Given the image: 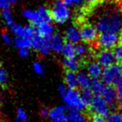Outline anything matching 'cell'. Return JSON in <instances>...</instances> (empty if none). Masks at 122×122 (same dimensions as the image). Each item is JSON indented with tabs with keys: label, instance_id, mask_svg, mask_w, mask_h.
<instances>
[{
	"label": "cell",
	"instance_id": "obj_1",
	"mask_svg": "<svg viewBox=\"0 0 122 122\" xmlns=\"http://www.w3.org/2000/svg\"><path fill=\"white\" fill-rule=\"evenodd\" d=\"M102 2L91 9L95 10V13H88L92 17V24L100 32H122V5L116 1H108L101 5Z\"/></svg>",
	"mask_w": 122,
	"mask_h": 122
},
{
	"label": "cell",
	"instance_id": "obj_2",
	"mask_svg": "<svg viewBox=\"0 0 122 122\" xmlns=\"http://www.w3.org/2000/svg\"><path fill=\"white\" fill-rule=\"evenodd\" d=\"M62 101L68 109H75L83 111L84 110H88V106L83 101L81 95V92L76 88H69L66 90L64 93L61 95Z\"/></svg>",
	"mask_w": 122,
	"mask_h": 122
},
{
	"label": "cell",
	"instance_id": "obj_3",
	"mask_svg": "<svg viewBox=\"0 0 122 122\" xmlns=\"http://www.w3.org/2000/svg\"><path fill=\"white\" fill-rule=\"evenodd\" d=\"M51 13L53 21L57 24L65 23L71 17L69 7L62 0H55L51 7Z\"/></svg>",
	"mask_w": 122,
	"mask_h": 122
},
{
	"label": "cell",
	"instance_id": "obj_4",
	"mask_svg": "<svg viewBox=\"0 0 122 122\" xmlns=\"http://www.w3.org/2000/svg\"><path fill=\"white\" fill-rule=\"evenodd\" d=\"M80 27L81 37L84 42L88 44L97 43L98 38V30L92 23L83 22V23L77 24Z\"/></svg>",
	"mask_w": 122,
	"mask_h": 122
},
{
	"label": "cell",
	"instance_id": "obj_5",
	"mask_svg": "<svg viewBox=\"0 0 122 122\" xmlns=\"http://www.w3.org/2000/svg\"><path fill=\"white\" fill-rule=\"evenodd\" d=\"M112 109L111 106L106 102V101L101 96H95L89 106L88 110L91 114H98L106 117L111 113Z\"/></svg>",
	"mask_w": 122,
	"mask_h": 122
},
{
	"label": "cell",
	"instance_id": "obj_6",
	"mask_svg": "<svg viewBox=\"0 0 122 122\" xmlns=\"http://www.w3.org/2000/svg\"><path fill=\"white\" fill-rule=\"evenodd\" d=\"M122 76L121 66L118 64H113L103 68L101 74V80L105 84L115 85L117 81Z\"/></svg>",
	"mask_w": 122,
	"mask_h": 122
},
{
	"label": "cell",
	"instance_id": "obj_7",
	"mask_svg": "<svg viewBox=\"0 0 122 122\" xmlns=\"http://www.w3.org/2000/svg\"><path fill=\"white\" fill-rule=\"evenodd\" d=\"M120 43V36L116 32H101L97 41V47L105 49H111Z\"/></svg>",
	"mask_w": 122,
	"mask_h": 122
},
{
	"label": "cell",
	"instance_id": "obj_8",
	"mask_svg": "<svg viewBox=\"0 0 122 122\" xmlns=\"http://www.w3.org/2000/svg\"><path fill=\"white\" fill-rule=\"evenodd\" d=\"M51 36H48V37H42L40 34L37 33L32 38V48L35 49L36 51H37L39 54L42 55V56L48 55L51 51V42H50Z\"/></svg>",
	"mask_w": 122,
	"mask_h": 122
},
{
	"label": "cell",
	"instance_id": "obj_9",
	"mask_svg": "<svg viewBox=\"0 0 122 122\" xmlns=\"http://www.w3.org/2000/svg\"><path fill=\"white\" fill-rule=\"evenodd\" d=\"M48 119L50 122H68V108L66 106H57L50 110Z\"/></svg>",
	"mask_w": 122,
	"mask_h": 122
},
{
	"label": "cell",
	"instance_id": "obj_10",
	"mask_svg": "<svg viewBox=\"0 0 122 122\" xmlns=\"http://www.w3.org/2000/svg\"><path fill=\"white\" fill-rule=\"evenodd\" d=\"M12 32L17 36V37H29L32 38L37 33V27L35 25L32 24L27 26H21L17 24L16 23L13 26L10 27Z\"/></svg>",
	"mask_w": 122,
	"mask_h": 122
},
{
	"label": "cell",
	"instance_id": "obj_11",
	"mask_svg": "<svg viewBox=\"0 0 122 122\" xmlns=\"http://www.w3.org/2000/svg\"><path fill=\"white\" fill-rule=\"evenodd\" d=\"M96 59L103 68L115 64L116 62L114 55L111 49L103 48L102 50H101L97 54H96Z\"/></svg>",
	"mask_w": 122,
	"mask_h": 122
},
{
	"label": "cell",
	"instance_id": "obj_12",
	"mask_svg": "<svg viewBox=\"0 0 122 122\" xmlns=\"http://www.w3.org/2000/svg\"><path fill=\"white\" fill-rule=\"evenodd\" d=\"M101 96L106 100V102L111 107L114 108L115 105L116 104V100H117L116 89L114 85H107V84H106Z\"/></svg>",
	"mask_w": 122,
	"mask_h": 122
},
{
	"label": "cell",
	"instance_id": "obj_13",
	"mask_svg": "<svg viewBox=\"0 0 122 122\" xmlns=\"http://www.w3.org/2000/svg\"><path fill=\"white\" fill-rule=\"evenodd\" d=\"M65 38L68 42L76 44L81 40L80 32V27L77 24H71L66 28L65 32Z\"/></svg>",
	"mask_w": 122,
	"mask_h": 122
},
{
	"label": "cell",
	"instance_id": "obj_14",
	"mask_svg": "<svg viewBox=\"0 0 122 122\" xmlns=\"http://www.w3.org/2000/svg\"><path fill=\"white\" fill-rule=\"evenodd\" d=\"M83 61L78 60L76 57H65L62 61L63 66L66 71H71L76 72L81 67Z\"/></svg>",
	"mask_w": 122,
	"mask_h": 122
},
{
	"label": "cell",
	"instance_id": "obj_15",
	"mask_svg": "<svg viewBox=\"0 0 122 122\" xmlns=\"http://www.w3.org/2000/svg\"><path fill=\"white\" fill-rule=\"evenodd\" d=\"M50 42H51V51L55 53H61L62 51V48L65 42L63 37L60 34H52L51 36V38H50Z\"/></svg>",
	"mask_w": 122,
	"mask_h": 122
},
{
	"label": "cell",
	"instance_id": "obj_16",
	"mask_svg": "<svg viewBox=\"0 0 122 122\" xmlns=\"http://www.w3.org/2000/svg\"><path fill=\"white\" fill-rule=\"evenodd\" d=\"M86 71L92 79H98L101 77V74L103 71V67L97 61H91L87 63Z\"/></svg>",
	"mask_w": 122,
	"mask_h": 122
},
{
	"label": "cell",
	"instance_id": "obj_17",
	"mask_svg": "<svg viewBox=\"0 0 122 122\" xmlns=\"http://www.w3.org/2000/svg\"><path fill=\"white\" fill-rule=\"evenodd\" d=\"M77 81L78 86L81 90L91 88L92 82V78L89 76V74L85 71H79L77 73Z\"/></svg>",
	"mask_w": 122,
	"mask_h": 122
},
{
	"label": "cell",
	"instance_id": "obj_18",
	"mask_svg": "<svg viewBox=\"0 0 122 122\" xmlns=\"http://www.w3.org/2000/svg\"><path fill=\"white\" fill-rule=\"evenodd\" d=\"M64 81L66 86L69 88H76L78 86L77 73L75 71H66L64 75Z\"/></svg>",
	"mask_w": 122,
	"mask_h": 122
},
{
	"label": "cell",
	"instance_id": "obj_19",
	"mask_svg": "<svg viewBox=\"0 0 122 122\" xmlns=\"http://www.w3.org/2000/svg\"><path fill=\"white\" fill-rule=\"evenodd\" d=\"M14 46L18 49L21 48H32V40L29 37H17L14 39Z\"/></svg>",
	"mask_w": 122,
	"mask_h": 122
},
{
	"label": "cell",
	"instance_id": "obj_20",
	"mask_svg": "<svg viewBox=\"0 0 122 122\" xmlns=\"http://www.w3.org/2000/svg\"><path fill=\"white\" fill-rule=\"evenodd\" d=\"M36 27L37 33L42 37H48L53 34V27L51 23H42Z\"/></svg>",
	"mask_w": 122,
	"mask_h": 122
},
{
	"label": "cell",
	"instance_id": "obj_21",
	"mask_svg": "<svg viewBox=\"0 0 122 122\" xmlns=\"http://www.w3.org/2000/svg\"><path fill=\"white\" fill-rule=\"evenodd\" d=\"M69 121L71 122H86V118L81 111L75 109H68Z\"/></svg>",
	"mask_w": 122,
	"mask_h": 122
},
{
	"label": "cell",
	"instance_id": "obj_22",
	"mask_svg": "<svg viewBox=\"0 0 122 122\" xmlns=\"http://www.w3.org/2000/svg\"><path fill=\"white\" fill-rule=\"evenodd\" d=\"M23 16L30 22L32 24L37 26L41 23V20L39 18V15L37 11H33V10L31 9H26L23 11Z\"/></svg>",
	"mask_w": 122,
	"mask_h": 122
},
{
	"label": "cell",
	"instance_id": "obj_23",
	"mask_svg": "<svg viewBox=\"0 0 122 122\" xmlns=\"http://www.w3.org/2000/svg\"><path fill=\"white\" fill-rule=\"evenodd\" d=\"M37 13H38L39 18L41 20V23H51L53 21L52 17H51V11L48 8H47L44 6H41L37 8Z\"/></svg>",
	"mask_w": 122,
	"mask_h": 122
},
{
	"label": "cell",
	"instance_id": "obj_24",
	"mask_svg": "<svg viewBox=\"0 0 122 122\" xmlns=\"http://www.w3.org/2000/svg\"><path fill=\"white\" fill-rule=\"evenodd\" d=\"M61 53H62L65 57H76V45L72 42L66 41L64 43Z\"/></svg>",
	"mask_w": 122,
	"mask_h": 122
},
{
	"label": "cell",
	"instance_id": "obj_25",
	"mask_svg": "<svg viewBox=\"0 0 122 122\" xmlns=\"http://www.w3.org/2000/svg\"><path fill=\"white\" fill-rule=\"evenodd\" d=\"M106 84L102 81V80L98 79H92V86H91V89L93 92L95 96H101V92H102L104 86Z\"/></svg>",
	"mask_w": 122,
	"mask_h": 122
},
{
	"label": "cell",
	"instance_id": "obj_26",
	"mask_svg": "<svg viewBox=\"0 0 122 122\" xmlns=\"http://www.w3.org/2000/svg\"><path fill=\"white\" fill-rule=\"evenodd\" d=\"M81 97H82L83 101L86 103V105L89 108V106H90L92 100H93L94 97H95L93 92H92L91 88L83 89V90H81Z\"/></svg>",
	"mask_w": 122,
	"mask_h": 122
},
{
	"label": "cell",
	"instance_id": "obj_27",
	"mask_svg": "<svg viewBox=\"0 0 122 122\" xmlns=\"http://www.w3.org/2000/svg\"><path fill=\"white\" fill-rule=\"evenodd\" d=\"M90 50L87 48V47L86 45L82 43H77L76 45V56L79 57H87L90 53Z\"/></svg>",
	"mask_w": 122,
	"mask_h": 122
},
{
	"label": "cell",
	"instance_id": "obj_28",
	"mask_svg": "<svg viewBox=\"0 0 122 122\" xmlns=\"http://www.w3.org/2000/svg\"><path fill=\"white\" fill-rule=\"evenodd\" d=\"M2 14V18L4 20V22L6 23V24L8 26V27H11L15 23L14 20H13V15L10 13V11L8 10V8H5V9H2L1 12Z\"/></svg>",
	"mask_w": 122,
	"mask_h": 122
},
{
	"label": "cell",
	"instance_id": "obj_29",
	"mask_svg": "<svg viewBox=\"0 0 122 122\" xmlns=\"http://www.w3.org/2000/svg\"><path fill=\"white\" fill-rule=\"evenodd\" d=\"M115 86L116 89V93H117V100H116V105L119 107H122V76L117 81Z\"/></svg>",
	"mask_w": 122,
	"mask_h": 122
},
{
	"label": "cell",
	"instance_id": "obj_30",
	"mask_svg": "<svg viewBox=\"0 0 122 122\" xmlns=\"http://www.w3.org/2000/svg\"><path fill=\"white\" fill-rule=\"evenodd\" d=\"M112 52L114 55L116 62L121 63L122 62V44L119 43L112 48Z\"/></svg>",
	"mask_w": 122,
	"mask_h": 122
},
{
	"label": "cell",
	"instance_id": "obj_31",
	"mask_svg": "<svg viewBox=\"0 0 122 122\" xmlns=\"http://www.w3.org/2000/svg\"><path fill=\"white\" fill-rule=\"evenodd\" d=\"M106 122H122L121 114L119 112H111L106 117Z\"/></svg>",
	"mask_w": 122,
	"mask_h": 122
},
{
	"label": "cell",
	"instance_id": "obj_32",
	"mask_svg": "<svg viewBox=\"0 0 122 122\" xmlns=\"http://www.w3.org/2000/svg\"><path fill=\"white\" fill-rule=\"evenodd\" d=\"M27 121V112L22 108H18L16 112V118L15 122H25Z\"/></svg>",
	"mask_w": 122,
	"mask_h": 122
},
{
	"label": "cell",
	"instance_id": "obj_33",
	"mask_svg": "<svg viewBox=\"0 0 122 122\" xmlns=\"http://www.w3.org/2000/svg\"><path fill=\"white\" fill-rule=\"evenodd\" d=\"M32 69H33V71L37 74V75H38V76L43 75L44 68H43V66H42V63L39 62V61H35V62L32 64Z\"/></svg>",
	"mask_w": 122,
	"mask_h": 122
},
{
	"label": "cell",
	"instance_id": "obj_34",
	"mask_svg": "<svg viewBox=\"0 0 122 122\" xmlns=\"http://www.w3.org/2000/svg\"><path fill=\"white\" fill-rule=\"evenodd\" d=\"M8 80V73L6 70L0 65V84H4Z\"/></svg>",
	"mask_w": 122,
	"mask_h": 122
},
{
	"label": "cell",
	"instance_id": "obj_35",
	"mask_svg": "<svg viewBox=\"0 0 122 122\" xmlns=\"http://www.w3.org/2000/svg\"><path fill=\"white\" fill-rule=\"evenodd\" d=\"M2 39H3V42L7 45H10L12 43L11 37H10L9 34L8 33V32L5 29H3V31H2Z\"/></svg>",
	"mask_w": 122,
	"mask_h": 122
},
{
	"label": "cell",
	"instance_id": "obj_36",
	"mask_svg": "<svg viewBox=\"0 0 122 122\" xmlns=\"http://www.w3.org/2000/svg\"><path fill=\"white\" fill-rule=\"evenodd\" d=\"M104 0H86V5H85L86 7L91 9V8H94L95 6H97L99 3H101V2H103Z\"/></svg>",
	"mask_w": 122,
	"mask_h": 122
},
{
	"label": "cell",
	"instance_id": "obj_37",
	"mask_svg": "<svg viewBox=\"0 0 122 122\" xmlns=\"http://www.w3.org/2000/svg\"><path fill=\"white\" fill-rule=\"evenodd\" d=\"M11 5L12 4L9 0H0V8H1V9L9 8Z\"/></svg>",
	"mask_w": 122,
	"mask_h": 122
},
{
	"label": "cell",
	"instance_id": "obj_38",
	"mask_svg": "<svg viewBox=\"0 0 122 122\" xmlns=\"http://www.w3.org/2000/svg\"><path fill=\"white\" fill-rule=\"evenodd\" d=\"M29 49L27 48H21L18 49V54L21 57H27L29 56Z\"/></svg>",
	"mask_w": 122,
	"mask_h": 122
},
{
	"label": "cell",
	"instance_id": "obj_39",
	"mask_svg": "<svg viewBox=\"0 0 122 122\" xmlns=\"http://www.w3.org/2000/svg\"><path fill=\"white\" fill-rule=\"evenodd\" d=\"M49 112H50V110H48L47 108H46V107H42V109H41V111H40L41 117H42V118L48 117Z\"/></svg>",
	"mask_w": 122,
	"mask_h": 122
},
{
	"label": "cell",
	"instance_id": "obj_40",
	"mask_svg": "<svg viewBox=\"0 0 122 122\" xmlns=\"http://www.w3.org/2000/svg\"><path fill=\"white\" fill-rule=\"evenodd\" d=\"M64 2V3L66 5H67L68 7H71L72 5H74V3H73V0H62Z\"/></svg>",
	"mask_w": 122,
	"mask_h": 122
},
{
	"label": "cell",
	"instance_id": "obj_41",
	"mask_svg": "<svg viewBox=\"0 0 122 122\" xmlns=\"http://www.w3.org/2000/svg\"><path fill=\"white\" fill-rule=\"evenodd\" d=\"M9 1H10V3H11V4L13 5V4H15V3H17V1H18V0H9Z\"/></svg>",
	"mask_w": 122,
	"mask_h": 122
},
{
	"label": "cell",
	"instance_id": "obj_42",
	"mask_svg": "<svg viewBox=\"0 0 122 122\" xmlns=\"http://www.w3.org/2000/svg\"><path fill=\"white\" fill-rule=\"evenodd\" d=\"M120 43L122 44V32H121V35H120Z\"/></svg>",
	"mask_w": 122,
	"mask_h": 122
},
{
	"label": "cell",
	"instance_id": "obj_43",
	"mask_svg": "<svg viewBox=\"0 0 122 122\" xmlns=\"http://www.w3.org/2000/svg\"><path fill=\"white\" fill-rule=\"evenodd\" d=\"M120 66H121V73H122V62L120 63Z\"/></svg>",
	"mask_w": 122,
	"mask_h": 122
},
{
	"label": "cell",
	"instance_id": "obj_44",
	"mask_svg": "<svg viewBox=\"0 0 122 122\" xmlns=\"http://www.w3.org/2000/svg\"><path fill=\"white\" fill-rule=\"evenodd\" d=\"M25 122H30V121H26Z\"/></svg>",
	"mask_w": 122,
	"mask_h": 122
},
{
	"label": "cell",
	"instance_id": "obj_45",
	"mask_svg": "<svg viewBox=\"0 0 122 122\" xmlns=\"http://www.w3.org/2000/svg\"><path fill=\"white\" fill-rule=\"evenodd\" d=\"M105 1H110V0H105Z\"/></svg>",
	"mask_w": 122,
	"mask_h": 122
},
{
	"label": "cell",
	"instance_id": "obj_46",
	"mask_svg": "<svg viewBox=\"0 0 122 122\" xmlns=\"http://www.w3.org/2000/svg\"><path fill=\"white\" fill-rule=\"evenodd\" d=\"M121 116H122V111H121Z\"/></svg>",
	"mask_w": 122,
	"mask_h": 122
},
{
	"label": "cell",
	"instance_id": "obj_47",
	"mask_svg": "<svg viewBox=\"0 0 122 122\" xmlns=\"http://www.w3.org/2000/svg\"><path fill=\"white\" fill-rule=\"evenodd\" d=\"M92 122H94V121H92Z\"/></svg>",
	"mask_w": 122,
	"mask_h": 122
}]
</instances>
